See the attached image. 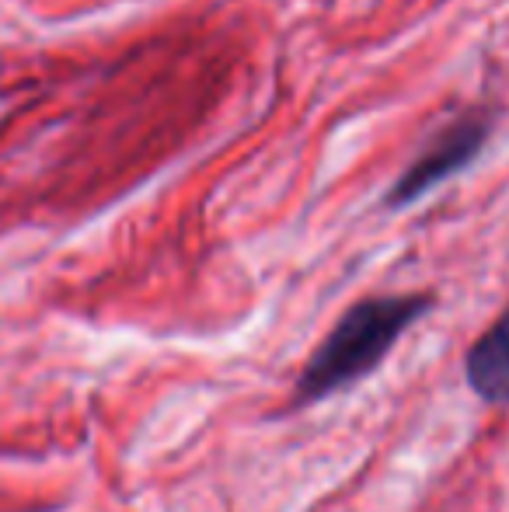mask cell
I'll return each instance as SVG.
<instances>
[{
	"mask_svg": "<svg viewBox=\"0 0 509 512\" xmlns=\"http://www.w3.org/2000/svg\"><path fill=\"white\" fill-rule=\"evenodd\" d=\"M433 310L429 293H401V297H370L349 307L339 317L325 342L307 359L297 380V405H314L332 394L353 387L356 380L370 377L398 345V338L419 317Z\"/></svg>",
	"mask_w": 509,
	"mask_h": 512,
	"instance_id": "cell-1",
	"label": "cell"
},
{
	"mask_svg": "<svg viewBox=\"0 0 509 512\" xmlns=\"http://www.w3.org/2000/svg\"><path fill=\"white\" fill-rule=\"evenodd\" d=\"M489 129H492V119L482 112H468L450 122L447 129H440V133L426 143V150L408 164L405 175L394 182V189L387 192V203L408 206L426 196V192H433L436 185H443L447 178H454L457 171H464L482 154L485 140H489Z\"/></svg>",
	"mask_w": 509,
	"mask_h": 512,
	"instance_id": "cell-2",
	"label": "cell"
},
{
	"mask_svg": "<svg viewBox=\"0 0 509 512\" xmlns=\"http://www.w3.org/2000/svg\"><path fill=\"white\" fill-rule=\"evenodd\" d=\"M464 377H468V387L485 405H509V304L492 321V328L482 331L468 349Z\"/></svg>",
	"mask_w": 509,
	"mask_h": 512,
	"instance_id": "cell-3",
	"label": "cell"
}]
</instances>
